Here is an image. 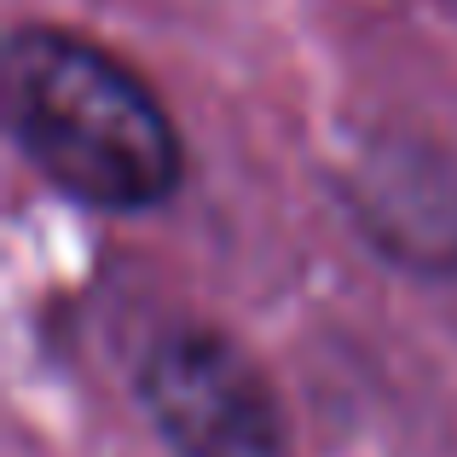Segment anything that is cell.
Masks as SVG:
<instances>
[{"label": "cell", "mask_w": 457, "mask_h": 457, "mask_svg": "<svg viewBox=\"0 0 457 457\" xmlns=\"http://www.w3.org/2000/svg\"><path fill=\"white\" fill-rule=\"evenodd\" d=\"M139 405L174 457H290L267 370L209 324H174L145 347Z\"/></svg>", "instance_id": "2"}, {"label": "cell", "mask_w": 457, "mask_h": 457, "mask_svg": "<svg viewBox=\"0 0 457 457\" xmlns=\"http://www.w3.org/2000/svg\"><path fill=\"white\" fill-rule=\"evenodd\" d=\"M6 128L35 174L87 209H156L186 174L162 99L122 58L64 29L29 23L6 41Z\"/></svg>", "instance_id": "1"}]
</instances>
